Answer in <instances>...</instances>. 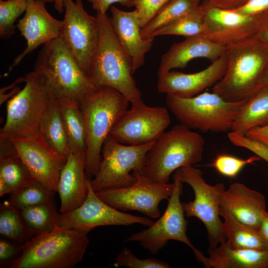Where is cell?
I'll use <instances>...</instances> for the list:
<instances>
[{"instance_id": "1", "label": "cell", "mask_w": 268, "mask_h": 268, "mask_svg": "<svg viewBox=\"0 0 268 268\" xmlns=\"http://www.w3.org/2000/svg\"><path fill=\"white\" fill-rule=\"evenodd\" d=\"M95 17L100 37L88 77L97 87L108 86L119 91L132 105L141 103V93L132 76V60L117 39L110 18L98 12Z\"/></svg>"}, {"instance_id": "2", "label": "cell", "mask_w": 268, "mask_h": 268, "mask_svg": "<svg viewBox=\"0 0 268 268\" xmlns=\"http://www.w3.org/2000/svg\"><path fill=\"white\" fill-rule=\"evenodd\" d=\"M225 53L227 69L213 92L228 102L247 101L259 90L268 64V48L253 36L226 47Z\"/></svg>"}, {"instance_id": "3", "label": "cell", "mask_w": 268, "mask_h": 268, "mask_svg": "<svg viewBox=\"0 0 268 268\" xmlns=\"http://www.w3.org/2000/svg\"><path fill=\"white\" fill-rule=\"evenodd\" d=\"M130 103L121 92L108 86L98 87L80 101L86 129L85 173L88 179L98 171L104 142Z\"/></svg>"}, {"instance_id": "4", "label": "cell", "mask_w": 268, "mask_h": 268, "mask_svg": "<svg viewBox=\"0 0 268 268\" xmlns=\"http://www.w3.org/2000/svg\"><path fill=\"white\" fill-rule=\"evenodd\" d=\"M88 232L64 226L32 237L10 268H72L83 259Z\"/></svg>"}, {"instance_id": "5", "label": "cell", "mask_w": 268, "mask_h": 268, "mask_svg": "<svg viewBox=\"0 0 268 268\" xmlns=\"http://www.w3.org/2000/svg\"><path fill=\"white\" fill-rule=\"evenodd\" d=\"M52 95L79 105L98 87L78 64L60 37L43 45L34 66Z\"/></svg>"}, {"instance_id": "6", "label": "cell", "mask_w": 268, "mask_h": 268, "mask_svg": "<svg viewBox=\"0 0 268 268\" xmlns=\"http://www.w3.org/2000/svg\"><path fill=\"white\" fill-rule=\"evenodd\" d=\"M204 140L199 134L179 124L164 132L154 142L145 158V175L167 183L173 172L192 166L202 157Z\"/></svg>"}, {"instance_id": "7", "label": "cell", "mask_w": 268, "mask_h": 268, "mask_svg": "<svg viewBox=\"0 0 268 268\" xmlns=\"http://www.w3.org/2000/svg\"><path fill=\"white\" fill-rule=\"evenodd\" d=\"M246 101L230 102L213 92L184 98L167 94L166 104L181 124L202 132H226Z\"/></svg>"}, {"instance_id": "8", "label": "cell", "mask_w": 268, "mask_h": 268, "mask_svg": "<svg viewBox=\"0 0 268 268\" xmlns=\"http://www.w3.org/2000/svg\"><path fill=\"white\" fill-rule=\"evenodd\" d=\"M24 82L23 89L7 101L0 138L11 140L40 134V123L52 95L34 70L25 74Z\"/></svg>"}, {"instance_id": "9", "label": "cell", "mask_w": 268, "mask_h": 268, "mask_svg": "<svg viewBox=\"0 0 268 268\" xmlns=\"http://www.w3.org/2000/svg\"><path fill=\"white\" fill-rule=\"evenodd\" d=\"M153 143L124 144L109 134L103 144L98 171L90 179L93 190L128 187L136 182V177L145 175L146 155Z\"/></svg>"}, {"instance_id": "10", "label": "cell", "mask_w": 268, "mask_h": 268, "mask_svg": "<svg viewBox=\"0 0 268 268\" xmlns=\"http://www.w3.org/2000/svg\"><path fill=\"white\" fill-rule=\"evenodd\" d=\"M183 183L193 190V201L182 202L186 217H196L204 225L207 233L209 248L217 247L225 241L222 230V221L219 215L221 195L225 190L224 184L219 183L211 186L203 177L202 172L193 165L178 169Z\"/></svg>"}, {"instance_id": "11", "label": "cell", "mask_w": 268, "mask_h": 268, "mask_svg": "<svg viewBox=\"0 0 268 268\" xmlns=\"http://www.w3.org/2000/svg\"><path fill=\"white\" fill-rule=\"evenodd\" d=\"M174 189L168 199L167 208L159 219L149 228L135 233L125 239V242L137 241L152 254H157L169 240L182 242L193 251L195 255L201 251L195 248L187 235L188 221L180 201L183 192V182L179 170L173 175Z\"/></svg>"}, {"instance_id": "12", "label": "cell", "mask_w": 268, "mask_h": 268, "mask_svg": "<svg viewBox=\"0 0 268 268\" xmlns=\"http://www.w3.org/2000/svg\"><path fill=\"white\" fill-rule=\"evenodd\" d=\"M64 7L65 14L60 37L87 74L100 40L97 20L85 10L82 0H64Z\"/></svg>"}, {"instance_id": "13", "label": "cell", "mask_w": 268, "mask_h": 268, "mask_svg": "<svg viewBox=\"0 0 268 268\" xmlns=\"http://www.w3.org/2000/svg\"><path fill=\"white\" fill-rule=\"evenodd\" d=\"M131 186L107 189L96 192L106 203L120 210L136 211L150 218L160 216L159 204L168 200L174 189L173 183L155 182L146 175L136 177Z\"/></svg>"}, {"instance_id": "14", "label": "cell", "mask_w": 268, "mask_h": 268, "mask_svg": "<svg viewBox=\"0 0 268 268\" xmlns=\"http://www.w3.org/2000/svg\"><path fill=\"white\" fill-rule=\"evenodd\" d=\"M171 122L167 109L149 107L142 101L132 105L113 127L110 134L119 142L131 145L156 141Z\"/></svg>"}, {"instance_id": "15", "label": "cell", "mask_w": 268, "mask_h": 268, "mask_svg": "<svg viewBox=\"0 0 268 268\" xmlns=\"http://www.w3.org/2000/svg\"><path fill=\"white\" fill-rule=\"evenodd\" d=\"M88 194L84 202L75 210L61 214V225L89 232L101 226H129L140 224L150 226L154 222L148 217L136 216L119 210L102 200L88 180Z\"/></svg>"}, {"instance_id": "16", "label": "cell", "mask_w": 268, "mask_h": 268, "mask_svg": "<svg viewBox=\"0 0 268 268\" xmlns=\"http://www.w3.org/2000/svg\"><path fill=\"white\" fill-rule=\"evenodd\" d=\"M200 6L203 17L202 36L213 43L227 47L253 37L257 32L262 14L247 16L203 1Z\"/></svg>"}, {"instance_id": "17", "label": "cell", "mask_w": 268, "mask_h": 268, "mask_svg": "<svg viewBox=\"0 0 268 268\" xmlns=\"http://www.w3.org/2000/svg\"><path fill=\"white\" fill-rule=\"evenodd\" d=\"M11 141L32 177L49 190L57 192L67 157L53 149L40 134Z\"/></svg>"}, {"instance_id": "18", "label": "cell", "mask_w": 268, "mask_h": 268, "mask_svg": "<svg viewBox=\"0 0 268 268\" xmlns=\"http://www.w3.org/2000/svg\"><path fill=\"white\" fill-rule=\"evenodd\" d=\"M45 3L41 0H28L25 14L16 25L26 40V47L14 59L9 69L17 66L26 55L40 45L60 37L63 21L49 13Z\"/></svg>"}, {"instance_id": "19", "label": "cell", "mask_w": 268, "mask_h": 268, "mask_svg": "<svg viewBox=\"0 0 268 268\" xmlns=\"http://www.w3.org/2000/svg\"><path fill=\"white\" fill-rule=\"evenodd\" d=\"M227 67L224 53L207 68L196 73L187 74L170 70L158 76V91L184 98L193 97L220 80Z\"/></svg>"}, {"instance_id": "20", "label": "cell", "mask_w": 268, "mask_h": 268, "mask_svg": "<svg viewBox=\"0 0 268 268\" xmlns=\"http://www.w3.org/2000/svg\"><path fill=\"white\" fill-rule=\"evenodd\" d=\"M266 205L264 195L242 183H234L222 193L219 215L229 214L239 222L259 231Z\"/></svg>"}, {"instance_id": "21", "label": "cell", "mask_w": 268, "mask_h": 268, "mask_svg": "<svg viewBox=\"0 0 268 268\" xmlns=\"http://www.w3.org/2000/svg\"><path fill=\"white\" fill-rule=\"evenodd\" d=\"M110 11L113 31L120 45L132 60L134 73L143 66L145 55L151 49L154 38L144 39L141 37L135 9L125 11L112 6Z\"/></svg>"}, {"instance_id": "22", "label": "cell", "mask_w": 268, "mask_h": 268, "mask_svg": "<svg viewBox=\"0 0 268 268\" xmlns=\"http://www.w3.org/2000/svg\"><path fill=\"white\" fill-rule=\"evenodd\" d=\"M86 153L70 152L60 174L57 187L61 214L72 211L86 200L88 180L85 173Z\"/></svg>"}, {"instance_id": "23", "label": "cell", "mask_w": 268, "mask_h": 268, "mask_svg": "<svg viewBox=\"0 0 268 268\" xmlns=\"http://www.w3.org/2000/svg\"><path fill=\"white\" fill-rule=\"evenodd\" d=\"M225 51L226 47L213 43L202 35L186 38L173 44L162 55L158 76L173 68H183L195 58H204L212 62L222 56Z\"/></svg>"}, {"instance_id": "24", "label": "cell", "mask_w": 268, "mask_h": 268, "mask_svg": "<svg viewBox=\"0 0 268 268\" xmlns=\"http://www.w3.org/2000/svg\"><path fill=\"white\" fill-rule=\"evenodd\" d=\"M207 252L205 268H268V250L234 249L224 241Z\"/></svg>"}, {"instance_id": "25", "label": "cell", "mask_w": 268, "mask_h": 268, "mask_svg": "<svg viewBox=\"0 0 268 268\" xmlns=\"http://www.w3.org/2000/svg\"><path fill=\"white\" fill-rule=\"evenodd\" d=\"M39 133L53 149L67 158L70 150L61 116L60 102L53 95L42 117Z\"/></svg>"}, {"instance_id": "26", "label": "cell", "mask_w": 268, "mask_h": 268, "mask_svg": "<svg viewBox=\"0 0 268 268\" xmlns=\"http://www.w3.org/2000/svg\"><path fill=\"white\" fill-rule=\"evenodd\" d=\"M268 125V89L259 91L247 100L234 121L231 131L245 134L250 129Z\"/></svg>"}, {"instance_id": "27", "label": "cell", "mask_w": 268, "mask_h": 268, "mask_svg": "<svg viewBox=\"0 0 268 268\" xmlns=\"http://www.w3.org/2000/svg\"><path fill=\"white\" fill-rule=\"evenodd\" d=\"M61 116L70 152H85L86 129L79 105L67 100H59Z\"/></svg>"}, {"instance_id": "28", "label": "cell", "mask_w": 268, "mask_h": 268, "mask_svg": "<svg viewBox=\"0 0 268 268\" xmlns=\"http://www.w3.org/2000/svg\"><path fill=\"white\" fill-rule=\"evenodd\" d=\"M222 230L226 243L234 249L268 250V246L259 231L236 220L231 215L222 216Z\"/></svg>"}, {"instance_id": "29", "label": "cell", "mask_w": 268, "mask_h": 268, "mask_svg": "<svg viewBox=\"0 0 268 268\" xmlns=\"http://www.w3.org/2000/svg\"><path fill=\"white\" fill-rule=\"evenodd\" d=\"M20 211L33 237L61 225V213L57 210L55 201L31 206Z\"/></svg>"}, {"instance_id": "30", "label": "cell", "mask_w": 268, "mask_h": 268, "mask_svg": "<svg viewBox=\"0 0 268 268\" xmlns=\"http://www.w3.org/2000/svg\"><path fill=\"white\" fill-rule=\"evenodd\" d=\"M203 31V17L201 8L195 5L188 11L157 29L151 37L174 35L186 38L202 35Z\"/></svg>"}, {"instance_id": "31", "label": "cell", "mask_w": 268, "mask_h": 268, "mask_svg": "<svg viewBox=\"0 0 268 268\" xmlns=\"http://www.w3.org/2000/svg\"><path fill=\"white\" fill-rule=\"evenodd\" d=\"M33 178L18 155L0 159V197L10 194Z\"/></svg>"}, {"instance_id": "32", "label": "cell", "mask_w": 268, "mask_h": 268, "mask_svg": "<svg viewBox=\"0 0 268 268\" xmlns=\"http://www.w3.org/2000/svg\"><path fill=\"white\" fill-rule=\"evenodd\" d=\"M0 234L21 245L33 237L20 210L8 201L0 204Z\"/></svg>"}, {"instance_id": "33", "label": "cell", "mask_w": 268, "mask_h": 268, "mask_svg": "<svg viewBox=\"0 0 268 268\" xmlns=\"http://www.w3.org/2000/svg\"><path fill=\"white\" fill-rule=\"evenodd\" d=\"M53 192L31 178L9 195L8 202L19 210L55 201Z\"/></svg>"}, {"instance_id": "34", "label": "cell", "mask_w": 268, "mask_h": 268, "mask_svg": "<svg viewBox=\"0 0 268 268\" xmlns=\"http://www.w3.org/2000/svg\"><path fill=\"white\" fill-rule=\"evenodd\" d=\"M190 0H169L156 13L152 18L141 28V37L152 38L157 29L176 19L193 6Z\"/></svg>"}, {"instance_id": "35", "label": "cell", "mask_w": 268, "mask_h": 268, "mask_svg": "<svg viewBox=\"0 0 268 268\" xmlns=\"http://www.w3.org/2000/svg\"><path fill=\"white\" fill-rule=\"evenodd\" d=\"M28 0H0V38L8 39L15 33L14 22L24 11Z\"/></svg>"}, {"instance_id": "36", "label": "cell", "mask_w": 268, "mask_h": 268, "mask_svg": "<svg viewBox=\"0 0 268 268\" xmlns=\"http://www.w3.org/2000/svg\"><path fill=\"white\" fill-rule=\"evenodd\" d=\"M260 159L259 156L254 155L244 160L222 154L216 156L211 165L221 175L233 178L236 177L246 165L253 163Z\"/></svg>"}, {"instance_id": "37", "label": "cell", "mask_w": 268, "mask_h": 268, "mask_svg": "<svg viewBox=\"0 0 268 268\" xmlns=\"http://www.w3.org/2000/svg\"><path fill=\"white\" fill-rule=\"evenodd\" d=\"M114 266L115 267L123 266L129 268H171L166 262L153 258L139 259L127 247H124L117 256Z\"/></svg>"}, {"instance_id": "38", "label": "cell", "mask_w": 268, "mask_h": 268, "mask_svg": "<svg viewBox=\"0 0 268 268\" xmlns=\"http://www.w3.org/2000/svg\"><path fill=\"white\" fill-rule=\"evenodd\" d=\"M228 137L234 145L250 150L268 162V144L267 143L233 131L228 134Z\"/></svg>"}, {"instance_id": "39", "label": "cell", "mask_w": 268, "mask_h": 268, "mask_svg": "<svg viewBox=\"0 0 268 268\" xmlns=\"http://www.w3.org/2000/svg\"><path fill=\"white\" fill-rule=\"evenodd\" d=\"M169 0H134L138 22L141 27L146 25L158 10Z\"/></svg>"}, {"instance_id": "40", "label": "cell", "mask_w": 268, "mask_h": 268, "mask_svg": "<svg viewBox=\"0 0 268 268\" xmlns=\"http://www.w3.org/2000/svg\"><path fill=\"white\" fill-rule=\"evenodd\" d=\"M22 246L10 239L1 238L0 240V266L3 268L10 262L17 259L22 252Z\"/></svg>"}, {"instance_id": "41", "label": "cell", "mask_w": 268, "mask_h": 268, "mask_svg": "<svg viewBox=\"0 0 268 268\" xmlns=\"http://www.w3.org/2000/svg\"><path fill=\"white\" fill-rule=\"evenodd\" d=\"M247 16H256L268 11V0H249L242 7L234 10Z\"/></svg>"}, {"instance_id": "42", "label": "cell", "mask_w": 268, "mask_h": 268, "mask_svg": "<svg viewBox=\"0 0 268 268\" xmlns=\"http://www.w3.org/2000/svg\"><path fill=\"white\" fill-rule=\"evenodd\" d=\"M92 4V8L97 12L106 13L110 6L114 3L131 7L134 6V0H87Z\"/></svg>"}, {"instance_id": "43", "label": "cell", "mask_w": 268, "mask_h": 268, "mask_svg": "<svg viewBox=\"0 0 268 268\" xmlns=\"http://www.w3.org/2000/svg\"><path fill=\"white\" fill-rule=\"evenodd\" d=\"M249 0H203L207 4L227 10H234L246 4Z\"/></svg>"}, {"instance_id": "44", "label": "cell", "mask_w": 268, "mask_h": 268, "mask_svg": "<svg viewBox=\"0 0 268 268\" xmlns=\"http://www.w3.org/2000/svg\"><path fill=\"white\" fill-rule=\"evenodd\" d=\"M254 37L268 48V11L261 14L259 26Z\"/></svg>"}, {"instance_id": "45", "label": "cell", "mask_w": 268, "mask_h": 268, "mask_svg": "<svg viewBox=\"0 0 268 268\" xmlns=\"http://www.w3.org/2000/svg\"><path fill=\"white\" fill-rule=\"evenodd\" d=\"M245 135L250 138L258 139L268 144V125L253 128L248 131Z\"/></svg>"}, {"instance_id": "46", "label": "cell", "mask_w": 268, "mask_h": 268, "mask_svg": "<svg viewBox=\"0 0 268 268\" xmlns=\"http://www.w3.org/2000/svg\"><path fill=\"white\" fill-rule=\"evenodd\" d=\"M259 231L268 246V211L267 210L263 215Z\"/></svg>"}, {"instance_id": "47", "label": "cell", "mask_w": 268, "mask_h": 268, "mask_svg": "<svg viewBox=\"0 0 268 268\" xmlns=\"http://www.w3.org/2000/svg\"><path fill=\"white\" fill-rule=\"evenodd\" d=\"M263 89H268V64L262 76L259 91Z\"/></svg>"}, {"instance_id": "48", "label": "cell", "mask_w": 268, "mask_h": 268, "mask_svg": "<svg viewBox=\"0 0 268 268\" xmlns=\"http://www.w3.org/2000/svg\"><path fill=\"white\" fill-rule=\"evenodd\" d=\"M64 0H55L54 7L59 12L62 13L64 10Z\"/></svg>"}, {"instance_id": "49", "label": "cell", "mask_w": 268, "mask_h": 268, "mask_svg": "<svg viewBox=\"0 0 268 268\" xmlns=\"http://www.w3.org/2000/svg\"><path fill=\"white\" fill-rule=\"evenodd\" d=\"M192 3L195 5H199L201 0H190Z\"/></svg>"}, {"instance_id": "50", "label": "cell", "mask_w": 268, "mask_h": 268, "mask_svg": "<svg viewBox=\"0 0 268 268\" xmlns=\"http://www.w3.org/2000/svg\"><path fill=\"white\" fill-rule=\"evenodd\" d=\"M45 1L46 2H50V3H54V0H41Z\"/></svg>"}]
</instances>
